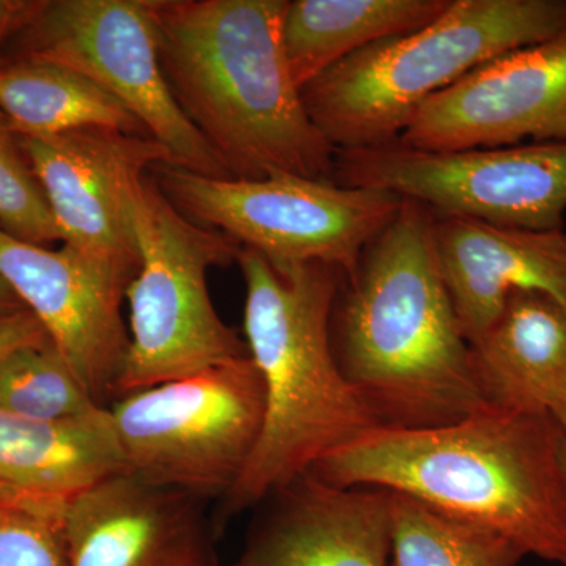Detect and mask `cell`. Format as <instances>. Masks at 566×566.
I'll return each instance as SVG.
<instances>
[{
  "mask_svg": "<svg viewBox=\"0 0 566 566\" xmlns=\"http://www.w3.org/2000/svg\"><path fill=\"white\" fill-rule=\"evenodd\" d=\"M431 226L433 211L403 199L335 300V357L378 427H444L488 408Z\"/></svg>",
  "mask_w": 566,
  "mask_h": 566,
  "instance_id": "1",
  "label": "cell"
},
{
  "mask_svg": "<svg viewBox=\"0 0 566 566\" xmlns=\"http://www.w3.org/2000/svg\"><path fill=\"white\" fill-rule=\"evenodd\" d=\"M564 436L551 415L488 406L444 427L371 428L308 474L409 495L566 566Z\"/></svg>",
  "mask_w": 566,
  "mask_h": 566,
  "instance_id": "2",
  "label": "cell"
},
{
  "mask_svg": "<svg viewBox=\"0 0 566 566\" xmlns=\"http://www.w3.org/2000/svg\"><path fill=\"white\" fill-rule=\"evenodd\" d=\"M289 0H153L159 61L232 180H333L337 150L305 111L282 48Z\"/></svg>",
  "mask_w": 566,
  "mask_h": 566,
  "instance_id": "3",
  "label": "cell"
},
{
  "mask_svg": "<svg viewBox=\"0 0 566 566\" xmlns=\"http://www.w3.org/2000/svg\"><path fill=\"white\" fill-rule=\"evenodd\" d=\"M244 340L262 376V434L251 460L211 515L219 539L233 517L262 505L378 422L337 363L331 319L345 273L307 263L277 271L241 248Z\"/></svg>",
  "mask_w": 566,
  "mask_h": 566,
  "instance_id": "4",
  "label": "cell"
},
{
  "mask_svg": "<svg viewBox=\"0 0 566 566\" xmlns=\"http://www.w3.org/2000/svg\"><path fill=\"white\" fill-rule=\"evenodd\" d=\"M566 28V0H450L419 31L371 44L301 88L335 150L379 147L415 112L485 63Z\"/></svg>",
  "mask_w": 566,
  "mask_h": 566,
  "instance_id": "5",
  "label": "cell"
},
{
  "mask_svg": "<svg viewBox=\"0 0 566 566\" xmlns=\"http://www.w3.org/2000/svg\"><path fill=\"white\" fill-rule=\"evenodd\" d=\"M132 212L140 263L126 292L129 348L114 401L251 357L216 312L207 281L211 268L237 263L241 245L186 218L148 175Z\"/></svg>",
  "mask_w": 566,
  "mask_h": 566,
  "instance_id": "6",
  "label": "cell"
},
{
  "mask_svg": "<svg viewBox=\"0 0 566 566\" xmlns=\"http://www.w3.org/2000/svg\"><path fill=\"white\" fill-rule=\"evenodd\" d=\"M150 177L186 218L260 253L277 271L318 262L352 273L403 203L394 193L292 174L222 180L161 163Z\"/></svg>",
  "mask_w": 566,
  "mask_h": 566,
  "instance_id": "7",
  "label": "cell"
},
{
  "mask_svg": "<svg viewBox=\"0 0 566 566\" xmlns=\"http://www.w3.org/2000/svg\"><path fill=\"white\" fill-rule=\"evenodd\" d=\"M109 411L126 471L219 502L262 434V376L245 357L126 395Z\"/></svg>",
  "mask_w": 566,
  "mask_h": 566,
  "instance_id": "8",
  "label": "cell"
},
{
  "mask_svg": "<svg viewBox=\"0 0 566 566\" xmlns=\"http://www.w3.org/2000/svg\"><path fill=\"white\" fill-rule=\"evenodd\" d=\"M14 36L21 57L61 63L117 98L170 153L174 166L232 180L167 84L153 0L32 2Z\"/></svg>",
  "mask_w": 566,
  "mask_h": 566,
  "instance_id": "9",
  "label": "cell"
},
{
  "mask_svg": "<svg viewBox=\"0 0 566 566\" xmlns=\"http://www.w3.org/2000/svg\"><path fill=\"white\" fill-rule=\"evenodd\" d=\"M333 181L509 229L564 230L566 142L427 151L400 142L337 150Z\"/></svg>",
  "mask_w": 566,
  "mask_h": 566,
  "instance_id": "10",
  "label": "cell"
},
{
  "mask_svg": "<svg viewBox=\"0 0 566 566\" xmlns=\"http://www.w3.org/2000/svg\"><path fill=\"white\" fill-rule=\"evenodd\" d=\"M65 248L133 275L139 249L133 192L156 164L172 163L150 136L80 129L57 136H18Z\"/></svg>",
  "mask_w": 566,
  "mask_h": 566,
  "instance_id": "11",
  "label": "cell"
},
{
  "mask_svg": "<svg viewBox=\"0 0 566 566\" xmlns=\"http://www.w3.org/2000/svg\"><path fill=\"white\" fill-rule=\"evenodd\" d=\"M397 142L427 151L566 142V28L424 102Z\"/></svg>",
  "mask_w": 566,
  "mask_h": 566,
  "instance_id": "12",
  "label": "cell"
},
{
  "mask_svg": "<svg viewBox=\"0 0 566 566\" xmlns=\"http://www.w3.org/2000/svg\"><path fill=\"white\" fill-rule=\"evenodd\" d=\"M0 279L43 324L93 400L111 408L129 348L122 305L134 275L0 229Z\"/></svg>",
  "mask_w": 566,
  "mask_h": 566,
  "instance_id": "13",
  "label": "cell"
},
{
  "mask_svg": "<svg viewBox=\"0 0 566 566\" xmlns=\"http://www.w3.org/2000/svg\"><path fill=\"white\" fill-rule=\"evenodd\" d=\"M207 502L129 471L63 506L65 566H221Z\"/></svg>",
  "mask_w": 566,
  "mask_h": 566,
  "instance_id": "14",
  "label": "cell"
},
{
  "mask_svg": "<svg viewBox=\"0 0 566 566\" xmlns=\"http://www.w3.org/2000/svg\"><path fill=\"white\" fill-rule=\"evenodd\" d=\"M229 566H387L390 493L342 488L305 474L263 502ZM259 505V506H262Z\"/></svg>",
  "mask_w": 566,
  "mask_h": 566,
  "instance_id": "15",
  "label": "cell"
},
{
  "mask_svg": "<svg viewBox=\"0 0 566 566\" xmlns=\"http://www.w3.org/2000/svg\"><path fill=\"white\" fill-rule=\"evenodd\" d=\"M431 233L469 345L493 324L510 294L545 293L566 304L564 230L509 229L433 212Z\"/></svg>",
  "mask_w": 566,
  "mask_h": 566,
  "instance_id": "16",
  "label": "cell"
},
{
  "mask_svg": "<svg viewBox=\"0 0 566 566\" xmlns=\"http://www.w3.org/2000/svg\"><path fill=\"white\" fill-rule=\"evenodd\" d=\"M471 353L490 408L553 416L566 398V304L545 293L510 294Z\"/></svg>",
  "mask_w": 566,
  "mask_h": 566,
  "instance_id": "17",
  "label": "cell"
},
{
  "mask_svg": "<svg viewBox=\"0 0 566 566\" xmlns=\"http://www.w3.org/2000/svg\"><path fill=\"white\" fill-rule=\"evenodd\" d=\"M123 471L109 408L70 420L0 411V486L11 493L66 504Z\"/></svg>",
  "mask_w": 566,
  "mask_h": 566,
  "instance_id": "18",
  "label": "cell"
},
{
  "mask_svg": "<svg viewBox=\"0 0 566 566\" xmlns=\"http://www.w3.org/2000/svg\"><path fill=\"white\" fill-rule=\"evenodd\" d=\"M450 0H289L282 48L297 87L356 52L419 31Z\"/></svg>",
  "mask_w": 566,
  "mask_h": 566,
  "instance_id": "19",
  "label": "cell"
},
{
  "mask_svg": "<svg viewBox=\"0 0 566 566\" xmlns=\"http://www.w3.org/2000/svg\"><path fill=\"white\" fill-rule=\"evenodd\" d=\"M0 114L18 136L112 129L148 136L117 98L84 74L43 59L0 65Z\"/></svg>",
  "mask_w": 566,
  "mask_h": 566,
  "instance_id": "20",
  "label": "cell"
},
{
  "mask_svg": "<svg viewBox=\"0 0 566 566\" xmlns=\"http://www.w3.org/2000/svg\"><path fill=\"white\" fill-rule=\"evenodd\" d=\"M389 493L394 566H516L526 557L495 532Z\"/></svg>",
  "mask_w": 566,
  "mask_h": 566,
  "instance_id": "21",
  "label": "cell"
},
{
  "mask_svg": "<svg viewBox=\"0 0 566 566\" xmlns=\"http://www.w3.org/2000/svg\"><path fill=\"white\" fill-rule=\"evenodd\" d=\"M93 400L51 342L17 349L0 363V411L35 420L95 415Z\"/></svg>",
  "mask_w": 566,
  "mask_h": 566,
  "instance_id": "22",
  "label": "cell"
},
{
  "mask_svg": "<svg viewBox=\"0 0 566 566\" xmlns=\"http://www.w3.org/2000/svg\"><path fill=\"white\" fill-rule=\"evenodd\" d=\"M0 229L28 243L61 241L46 196L22 151L20 137L0 114Z\"/></svg>",
  "mask_w": 566,
  "mask_h": 566,
  "instance_id": "23",
  "label": "cell"
},
{
  "mask_svg": "<svg viewBox=\"0 0 566 566\" xmlns=\"http://www.w3.org/2000/svg\"><path fill=\"white\" fill-rule=\"evenodd\" d=\"M63 506L31 497L0 501V566H65Z\"/></svg>",
  "mask_w": 566,
  "mask_h": 566,
  "instance_id": "24",
  "label": "cell"
},
{
  "mask_svg": "<svg viewBox=\"0 0 566 566\" xmlns=\"http://www.w3.org/2000/svg\"><path fill=\"white\" fill-rule=\"evenodd\" d=\"M51 342L43 324L29 308H22L17 314L0 322V363L17 349L29 345Z\"/></svg>",
  "mask_w": 566,
  "mask_h": 566,
  "instance_id": "25",
  "label": "cell"
},
{
  "mask_svg": "<svg viewBox=\"0 0 566 566\" xmlns=\"http://www.w3.org/2000/svg\"><path fill=\"white\" fill-rule=\"evenodd\" d=\"M32 2L20 0H0V51L3 44L20 31L22 22L31 10ZM2 65V63H0Z\"/></svg>",
  "mask_w": 566,
  "mask_h": 566,
  "instance_id": "26",
  "label": "cell"
},
{
  "mask_svg": "<svg viewBox=\"0 0 566 566\" xmlns=\"http://www.w3.org/2000/svg\"><path fill=\"white\" fill-rule=\"evenodd\" d=\"M22 308H24V305L18 300L17 294L0 279V322L22 311Z\"/></svg>",
  "mask_w": 566,
  "mask_h": 566,
  "instance_id": "27",
  "label": "cell"
},
{
  "mask_svg": "<svg viewBox=\"0 0 566 566\" xmlns=\"http://www.w3.org/2000/svg\"><path fill=\"white\" fill-rule=\"evenodd\" d=\"M554 420H556L558 427H560V430L564 431V434L566 436V398L564 401H562V405L558 406L556 411H554Z\"/></svg>",
  "mask_w": 566,
  "mask_h": 566,
  "instance_id": "28",
  "label": "cell"
},
{
  "mask_svg": "<svg viewBox=\"0 0 566 566\" xmlns=\"http://www.w3.org/2000/svg\"><path fill=\"white\" fill-rule=\"evenodd\" d=\"M562 471H564V479L566 485V436H564V442H562Z\"/></svg>",
  "mask_w": 566,
  "mask_h": 566,
  "instance_id": "29",
  "label": "cell"
},
{
  "mask_svg": "<svg viewBox=\"0 0 566 566\" xmlns=\"http://www.w3.org/2000/svg\"><path fill=\"white\" fill-rule=\"evenodd\" d=\"M13 497H22V495L11 493V491L6 490V488H3V486H0V501H6V499H13Z\"/></svg>",
  "mask_w": 566,
  "mask_h": 566,
  "instance_id": "30",
  "label": "cell"
}]
</instances>
